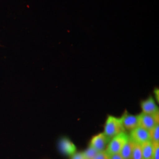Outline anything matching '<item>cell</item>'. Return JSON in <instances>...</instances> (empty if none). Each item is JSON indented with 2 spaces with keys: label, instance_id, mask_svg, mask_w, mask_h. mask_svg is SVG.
<instances>
[{
  "label": "cell",
  "instance_id": "obj_15",
  "mask_svg": "<svg viewBox=\"0 0 159 159\" xmlns=\"http://www.w3.org/2000/svg\"><path fill=\"white\" fill-rule=\"evenodd\" d=\"M109 156L105 151L99 152L93 159H109Z\"/></svg>",
  "mask_w": 159,
  "mask_h": 159
},
{
  "label": "cell",
  "instance_id": "obj_12",
  "mask_svg": "<svg viewBox=\"0 0 159 159\" xmlns=\"http://www.w3.org/2000/svg\"><path fill=\"white\" fill-rule=\"evenodd\" d=\"M150 142L152 143H159V124L149 131Z\"/></svg>",
  "mask_w": 159,
  "mask_h": 159
},
{
  "label": "cell",
  "instance_id": "obj_17",
  "mask_svg": "<svg viewBox=\"0 0 159 159\" xmlns=\"http://www.w3.org/2000/svg\"><path fill=\"white\" fill-rule=\"evenodd\" d=\"M109 156V159H124L119 153L114 154Z\"/></svg>",
  "mask_w": 159,
  "mask_h": 159
},
{
  "label": "cell",
  "instance_id": "obj_7",
  "mask_svg": "<svg viewBox=\"0 0 159 159\" xmlns=\"http://www.w3.org/2000/svg\"><path fill=\"white\" fill-rule=\"evenodd\" d=\"M58 146L61 153L67 156H72L77 152V148L75 144L66 137H63L60 140Z\"/></svg>",
  "mask_w": 159,
  "mask_h": 159
},
{
  "label": "cell",
  "instance_id": "obj_14",
  "mask_svg": "<svg viewBox=\"0 0 159 159\" xmlns=\"http://www.w3.org/2000/svg\"><path fill=\"white\" fill-rule=\"evenodd\" d=\"M153 144L154 159H159V143H153Z\"/></svg>",
  "mask_w": 159,
  "mask_h": 159
},
{
  "label": "cell",
  "instance_id": "obj_16",
  "mask_svg": "<svg viewBox=\"0 0 159 159\" xmlns=\"http://www.w3.org/2000/svg\"><path fill=\"white\" fill-rule=\"evenodd\" d=\"M71 159H85L82 152H76L71 156Z\"/></svg>",
  "mask_w": 159,
  "mask_h": 159
},
{
  "label": "cell",
  "instance_id": "obj_11",
  "mask_svg": "<svg viewBox=\"0 0 159 159\" xmlns=\"http://www.w3.org/2000/svg\"><path fill=\"white\" fill-rule=\"evenodd\" d=\"M131 159H143L142 150L140 144L134 143Z\"/></svg>",
  "mask_w": 159,
  "mask_h": 159
},
{
  "label": "cell",
  "instance_id": "obj_5",
  "mask_svg": "<svg viewBox=\"0 0 159 159\" xmlns=\"http://www.w3.org/2000/svg\"><path fill=\"white\" fill-rule=\"evenodd\" d=\"M110 141V139L102 132L93 137L90 143V146L96 149L98 152H102L105 151Z\"/></svg>",
  "mask_w": 159,
  "mask_h": 159
},
{
  "label": "cell",
  "instance_id": "obj_10",
  "mask_svg": "<svg viewBox=\"0 0 159 159\" xmlns=\"http://www.w3.org/2000/svg\"><path fill=\"white\" fill-rule=\"evenodd\" d=\"M134 144V143L129 139L128 142L125 143V145L122 148L119 154L123 159H131Z\"/></svg>",
  "mask_w": 159,
  "mask_h": 159
},
{
  "label": "cell",
  "instance_id": "obj_18",
  "mask_svg": "<svg viewBox=\"0 0 159 159\" xmlns=\"http://www.w3.org/2000/svg\"><path fill=\"white\" fill-rule=\"evenodd\" d=\"M154 94H155V96H156V99H157V102H159V89H155V90H154Z\"/></svg>",
  "mask_w": 159,
  "mask_h": 159
},
{
  "label": "cell",
  "instance_id": "obj_4",
  "mask_svg": "<svg viewBox=\"0 0 159 159\" xmlns=\"http://www.w3.org/2000/svg\"><path fill=\"white\" fill-rule=\"evenodd\" d=\"M139 116V125L150 131L159 124V113L148 114L142 113Z\"/></svg>",
  "mask_w": 159,
  "mask_h": 159
},
{
  "label": "cell",
  "instance_id": "obj_6",
  "mask_svg": "<svg viewBox=\"0 0 159 159\" xmlns=\"http://www.w3.org/2000/svg\"><path fill=\"white\" fill-rule=\"evenodd\" d=\"M121 119L125 131H131L139 125V115H133L125 111L121 117Z\"/></svg>",
  "mask_w": 159,
  "mask_h": 159
},
{
  "label": "cell",
  "instance_id": "obj_2",
  "mask_svg": "<svg viewBox=\"0 0 159 159\" xmlns=\"http://www.w3.org/2000/svg\"><path fill=\"white\" fill-rule=\"evenodd\" d=\"M129 139V135L126 133V131L120 133L119 134L113 137L110 139L105 152L108 154V156L119 153Z\"/></svg>",
  "mask_w": 159,
  "mask_h": 159
},
{
  "label": "cell",
  "instance_id": "obj_13",
  "mask_svg": "<svg viewBox=\"0 0 159 159\" xmlns=\"http://www.w3.org/2000/svg\"><path fill=\"white\" fill-rule=\"evenodd\" d=\"M82 153L84 156V159H93L99 152H98L96 150L94 149V148L89 146V147Z\"/></svg>",
  "mask_w": 159,
  "mask_h": 159
},
{
  "label": "cell",
  "instance_id": "obj_3",
  "mask_svg": "<svg viewBox=\"0 0 159 159\" xmlns=\"http://www.w3.org/2000/svg\"><path fill=\"white\" fill-rule=\"evenodd\" d=\"M129 135L130 139L133 142L140 145L144 143L150 142L149 131L140 125L131 131Z\"/></svg>",
  "mask_w": 159,
  "mask_h": 159
},
{
  "label": "cell",
  "instance_id": "obj_1",
  "mask_svg": "<svg viewBox=\"0 0 159 159\" xmlns=\"http://www.w3.org/2000/svg\"><path fill=\"white\" fill-rule=\"evenodd\" d=\"M125 131L121 117L108 116L105 123L104 133L110 139L122 132Z\"/></svg>",
  "mask_w": 159,
  "mask_h": 159
},
{
  "label": "cell",
  "instance_id": "obj_9",
  "mask_svg": "<svg viewBox=\"0 0 159 159\" xmlns=\"http://www.w3.org/2000/svg\"><path fill=\"white\" fill-rule=\"evenodd\" d=\"M142 150L143 159H154L153 144L148 142L141 144Z\"/></svg>",
  "mask_w": 159,
  "mask_h": 159
},
{
  "label": "cell",
  "instance_id": "obj_8",
  "mask_svg": "<svg viewBox=\"0 0 159 159\" xmlns=\"http://www.w3.org/2000/svg\"><path fill=\"white\" fill-rule=\"evenodd\" d=\"M142 113L148 114L159 113V107L155 102L153 97L150 96L140 103Z\"/></svg>",
  "mask_w": 159,
  "mask_h": 159
}]
</instances>
